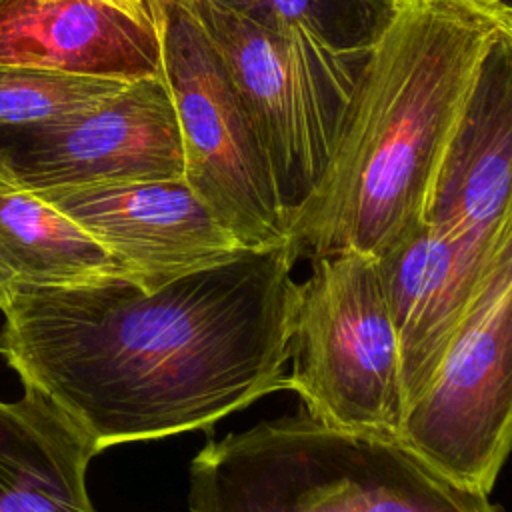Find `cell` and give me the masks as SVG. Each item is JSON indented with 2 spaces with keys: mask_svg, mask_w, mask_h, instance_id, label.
Returning a JSON list of instances; mask_svg holds the SVG:
<instances>
[{
  "mask_svg": "<svg viewBox=\"0 0 512 512\" xmlns=\"http://www.w3.org/2000/svg\"><path fill=\"white\" fill-rule=\"evenodd\" d=\"M290 246L146 288L132 276L0 294V356L102 452L208 430L284 390L296 304Z\"/></svg>",
  "mask_w": 512,
  "mask_h": 512,
  "instance_id": "1",
  "label": "cell"
},
{
  "mask_svg": "<svg viewBox=\"0 0 512 512\" xmlns=\"http://www.w3.org/2000/svg\"><path fill=\"white\" fill-rule=\"evenodd\" d=\"M512 6L396 0L372 38L320 182L290 230L296 256L372 258L422 224L442 154Z\"/></svg>",
  "mask_w": 512,
  "mask_h": 512,
  "instance_id": "2",
  "label": "cell"
},
{
  "mask_svg": "<svg viewBox=\"0 0 512 512\" xmlns=\"http://www.w3.org/2000/svg\"><path fill=\"white\" fill-rule=\"evenodd\" d=\"M190 512H496L398 440L294 414L210 440L190 464Z\"/></svg>",
  "mask_w": 512,
  "mask_h": 512,
  "instance_id": "3",
  "label": "cell"
},
{
  "mask_svg": "<svg viewBox=\"0 0 512 512\" xmlns=\"http://www.w3.org/2000/svg\"><path fill=\"white\" fill-rule=\"evenodd\" d=\"M218 50L270 164L290 230L328 164L364 48L302 28H268L214 0H188Z\"/></svg>",
  "mask_w": 512,
  "mask_h": 512,
  "instance_id": "4",
  "label": "cell"
},
{
  "mask_svg": "<svg viewBox=\"0 0 512 512\" xmlns=\"http://www.w3.org/2000/svg\"><path fill=\"white\" fill-rule=\"evenodd\" d=\"M310 262V276L296 284L284 390L326 426L396 440L400 352L376 258L340 250Z\"/></svg>",
  "mask_w": 512,
  "mask_h": 512,
  "instance_id": "5",
  "label": "cell"
},
{
  "mask_svg": "<svg viewBox=\"0 0 512 512\" xmlns=\"http://www.w3.org/2000/svg\"><path fill=\"white\" fill-rule=\"evenodd\" d=\"M154 16L182 178L244 250L290 246L270 164L218 50L188 0H154Z\"/></svg>",
  "mask_w": 512,
  "mask_h": 512,
  "instance_id": "6",
  "label": "cell"
},
{
  "mask_svg": "<svg viewBox=\"0 0 512 512\" xmlns=\"http://www.w3.org/2000/svg\"><path fill=\"white\" fill-rule=\"evenodd\" d=\"M402 446L490 494L512 440V244L494 258L438 370L402 416Z\"/></svg>",
  "mask_w": 512,
  "mask_h": 512,
  "instance_id": "7",
  "label": "cell"
},
{
  "mask_svg": "<svg viewBox=\"0 0 512 512\" xmlns=\"http://www.w3.org/2000/svg\"><path fill=\"white\" fill-rule=\"evenodd\" d=\"M0 174L32 192L182 178L180 132L162 74L72 116L0 128Z\"/></svg>",
  "mask_w": 512,
  "mask_h": 512,
  "instance_id": "8",
  "label": "cell"
},
{
  "mask_svg": "<svg viewBox=\"0 0 512 512\" xmlns=\"http://www.w3.org/2000/svg\"><path fill=\"white\" fill-rule=\"evenodd\" d=\"M36 194L82 226L146 288L220 264L244 250L184 178Z\"/></svg>",
  "mask_w": 512,
  "mask_h": 512,
  "instance_id": "9",
  "label": "cell"
},
{
  "mask_svg": "<svg viewBox=\"0 0 512 512\" xmlns=\"http://www.w3.org/2000/svg\"><path fill=\"white\" fill-rule=\"evenodd\" d=\"M422 222L446 240L478 248L512 238V34L482 62Z\"/></svg>",
  "mask_w": 512,
  "mask_h": 512,
  "instance_id": "10",
  "label": "cell"
},
{
  "mask_svg": "<svg viewBox=\"0 0 512 512\" xmlns=\"http://www.w3.org/2000/svg\"><path fill=\"white\" fill-rule=\"evenodd\" d=\"M508 244L512 238L494 248L452 242L422 222L376 258L400 352L404 410L428 386Z\"/></svg>",
  "mask_w": 512,
  "mask_h": 512,
  "instance_id": "11",
  "label": "cell"
},
{
  "mask_svg": "<svg viewBox=\"0 0 512 512\" xmlns=\"http://www.w3.org/2000/svg\"><path fill=\"white\" fill-rule=\"evenodd\" d=\"M0 64L134 82L160 74L158 30L104 0H0Z\"/></svg>",
  "mask_w": 512,
  "mask_h": 512,
  "instance_id": "12",
  "label": "cell"
},
{
  "mask_svg": "<svg viewBox=\"0 0 512 512\" xmlns=\"http://www.w3.org/2000/svg\"><path fill=\"white\" fill-rule=\"evenodd\" d=\"M94 440L52 400L24 386L0 400V512H96L86 470Z\"/></svg>",
  "mask_w": 512,
  "mask_h": 512,
  "instance_id": "13",
  "label": "cell"
},
{
  "mask_svg": "<svg viewBox=\"0 0 512 512\" xmlns=\"http://www.w3.org/2000/svg\"><path fill=\"white\" fill-rule=\"evenodd\" d=\"M130 276L82 226L0 174V294Z\"/></svg>",
  "mask_w": 512,
  "mask_h": 512,
  "instance_id": "14",
  "label": "cell"
},
{
  "mask_svg": "<svg viewBox=\"0 0 512 512\" xmlns=\"http://www.w3.org/2000/svg\"><path fill=\"white\" fill-rule=\"evenodd\" d=\"M130 82L0 64V128L52 122L92 108Z\"/></svg>",
  "mask_w": 512,
  "mask_h": 512,
  "instance_id": "15",
  "label": "cell"
},
{
  "mask_svg": "<svg viewBox=\"0 0 512 512\" xmlns=\"http://www.w3.org/2000/svg\"><path fill=\"white\" fill-rule=\"evenodd\" d=\"M268 28H302L338 48H364L396 0H214Z\"/></svg>",
  "mask_w": 512,
  "mask_h": 512,
  "instance_id": "16",
  "label": "cell"
},
{
  "mask_svg": "<svg viewBox=\"0 0 512 512\" xmlns=\"http://www.w3.org/2000/svg\"><path fill=\"white\" fill-rule=\"evenodd\" d=\"M112 4L114 8L122 10L124 14L132 16L140 24L154 26L156 28V16H154V0H104Z\"/></svg>",
  "mask_w": 512,
  "mask_h": 512,
  "instance_id": "17",
  "label": "cell"
},
{
  "mask_svg": "<svg viewBox=\"0 0 512 512\" xmlns=\"http://www.w3.org/2000/svg\"><path fill=\"white\" fill-rule=\"evenodd\" d=\"M488 2H494V4H502V6H510V0H488Z\"/></svg>",
  "mask_w": 512,
  "mask_h": 512,
  "instance_id": "18",
  "label": "cell"
}]
</instances>
